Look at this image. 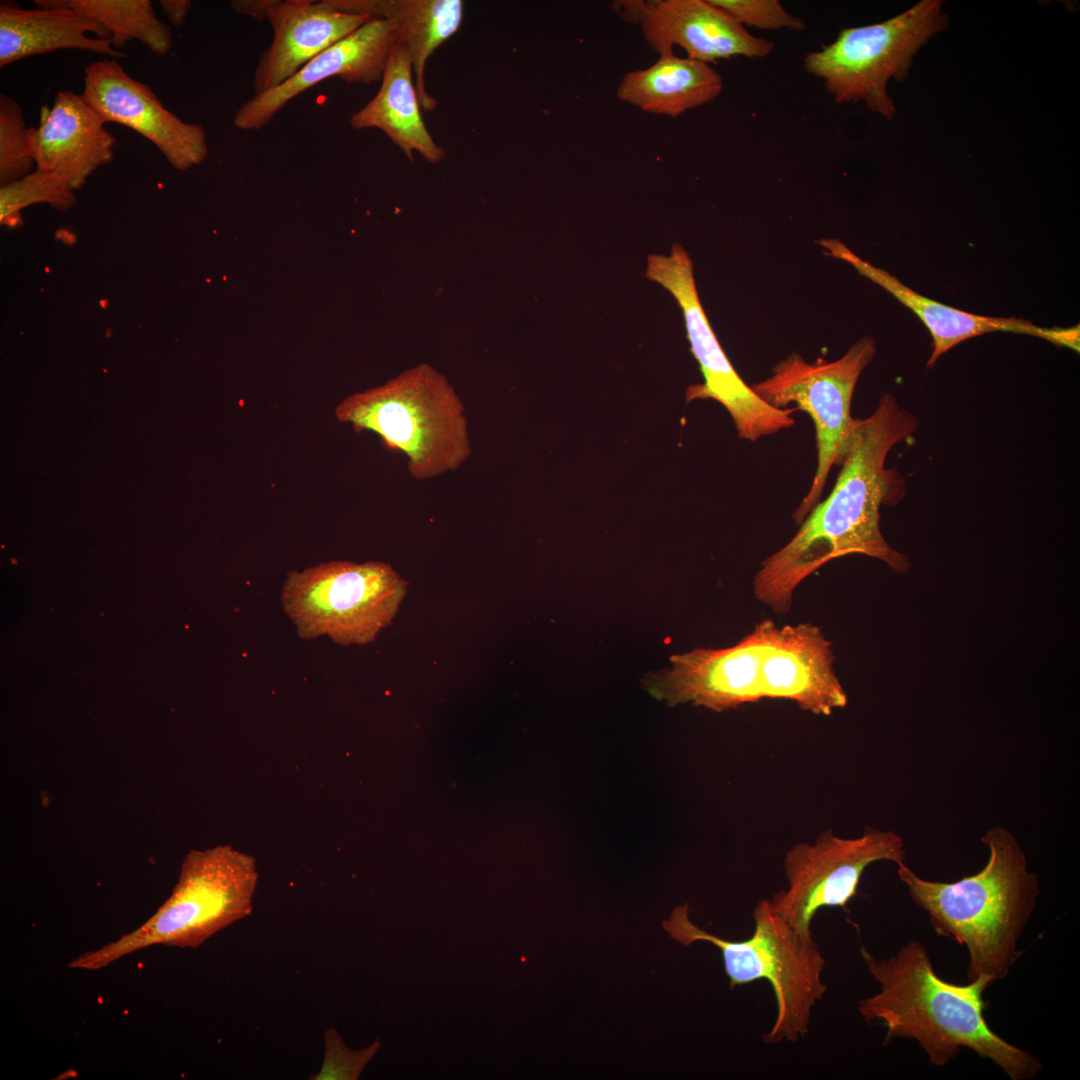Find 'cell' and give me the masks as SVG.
Here are the masks:
<instances>
[{
  "mask_svg": "<svg viewBox=\"0 0 1080 1080\" xmlns=\"http://www.w3.org/2000/svg\"><path fill=\"white\" fill-rule=\"evenodd\" d=\"M742 26L762 30L803 31V19L789 13L777 0H709Z\"/></svg>",
  "mask_w": 1080,
  "mask_h": 1080,
  "instance_id": "4316f807",
  "label": "cell"
},
{
  "mask_svg": "<svg viewBox=\"0 0 1080 1080\" xmlns=\"http://www.w3.org/2000/svg\"><path fill=\"white\" fill-rule=\"evenodd\" d=\"M35 9L0 4V67L33 55L78 49L112 59L126 55L112 47L109 33L67 7L66 0H35Z\"/></svg>",
  "mask_w": 1080,
  "mask_h": 1080,
  "instance_id": "d6986e66",
  "label": "cell"
},
{
  "mask_svg": "<svg viewBox=\"0 0 1080 1080\" xmlns=\"http://www.w3.org/2000/svg\"><path fill=\"white\" fill-rule=\"evenodd\" d=\"M373 18L337 10L329 0H275L267 16L273 39L254 72L255 94L278 87Z\"/></svg>",
  "mask_w": 1080,
  "mask_h": 1080,
  "instance_id": "e0dca14e",
  "label": "cell"
},
{
  "mask_svg": "<svg viewBox=\"0 0 1080 1080\" xmlns=\"http://www.w3.org/2000/svg\"><path fill=\"white\" fill-rule=\"evenodd\" d=\"M33 127L26 128L24 114L12 97L0 94V181L14 182L35 164L32 149Z\"/></svg>",
  "mask_w": 1080,
  "mask_h": 1080,
  "instance_id": "cb8c5ba5",
  "label": "cell"
},
{
  "mask_svg": "<svg viewBox=\"0 0 1080 1080\" xmlns=\"http://www.w3.org/2000/svg\"><path fill=\"white\" fill-rule=\"evenodd\" d=\"M257 881L254 857L230 845L190 850L175 887L155 914L137 929L75 957L68 967L99 970L153 945L198 948L251 914Z\"/></svg>",
  "mask_w": 1080,
  "mask_h": 1080,
  "instance_id": "8992f818",
  "label": "cell"
},
{
  "mask_svg": "<svg viewBox=\"0 0 1080 1080\" xmlns=\"http://www.w3.org/2000/svg\"><path fill=\"white\" fill-rule=\"evenodd\" d=\"M645 274L674 297L683 313L690 350L703 376V383L687 389V401L719 402L731 415L738 436L752 442L792 427L795 420L791 415L796 410L767 404L734 369L702 307L693 262L684 247L674 244L668 255L650 254Z\"/></svg>",
  "mask_w": 1080,
  "mask_h": 1080,
  "instance_id": "8fae6325",
  "label": "cell"
},
{
  "mask_svg": "<svg viewBox=\"0 0 1080 1080\" xmlns=\"http://www.w3.org/2000/svg\"><path fill=\"white\" fill-rule=\"evenodd\" d=\"M990 857L976 874L954 882L928 881L904 863L899 879L912 901L925 910L935 932L967 948V980L980 976L992 983L1005 978L1021 956L1017 943L1039 895L1037 876L1015 837L1005 828H991L981 837Z\"/></svg>",
  "mask_w": 1080,
  "mask_h": 1080,
  "instance_id": "277c9868",
  "label": "cell"
},
{
  "mask_svg": "<svg viewBox=\"0 0 1080 1080\" xmlns=\"http://www.w3.org/2000/svg\"><path fill=\"white\" fill-rule=\"evenodd\" d=\"M831 645L814 624L778 626L764 619L733 646L672 655L671 668L647 676L644 687L670 706L692 703L722 712L786 699L828 716L848 701Z\"/></svg>",
  "mask_w": 1080,
  "mask_h": 1080,
  "instance_id": "7a4b0ae2",
  "label": "cell"
},
{
  "mask_svg": "<svg viewBox=\"0 0 1080 1080\" xmlns=\"http://www.w3.org/2000/svg\"><path fill=\"white\" fill-rule=\"evenodd\" d=\"M345 12L366 14L395 23L398 42L410 56L421 107L432 111L437 105L425 86L428 59L460 28L464 17L461 0H342Z\"/></svg>",
  "mask_w": 1080,
  "mask_h": 1080,
  "instance_id": "44dd1931",
  "label": "cell"
},
{
  "mask_svg": "<svg viewBox=\"0 0 1080 1080\" xmlns=\"http://www.w3.org/2000/svg\"><path fill=\"white\" fill-rule=\"evenodd\" d=\"M754 931L744 940L733 941L713 935L689 918V905L676 907L663 921L670 937L684 947L696 941L715 945L722 953L731 989L758 980L770 983L776 1000V1018L765 1043L796 1042L806 1037L813 1007L827 985L822 981L826 961L819 945L799 935L760 899L753 909Z\"/></svg>",
  "mask_w": 1080,
  "mask_h": 1080,
  "instance_id": "52a82bcc",
  "label": "cell"
},
{
  "mask_svg": "<svg viewBox=\"0 0 1080 1080\" xmlns=\"http://www.w3.org/2000/svg\"><path fill=\"white\" fill-rule=\"evenodd\" d=\"M860 953L880 991L861 999L858 1012L866 1022L885 1025V1045L897 1038L916 1040L937 1067L967 1048L1012 1080H1030L1043 1070L1032 1053L1005 1041L988 1025L984 1011L989 1003L983 993L992 982L987 977L964 985L942 979L918 940L887 959L874 958L864 947Z\"/></svg>",
  "mask_w": 1080,
  "mask_h": 1080,
  "instance_id": "3957f363",
  "label": "cell"
},
{
  "mask_svg": "<svg viewBox=\"0 0 1080 1080\" xmlns=\"http://www.w3.org/2000/svg\"><path fill=\"white\" fill-rule=\"evenodd\" d=\"M407 586L381 561H331L288 573L281 600L300 638L364 645L391 624Z\"/></svg>",
  "mask_w": 1080,
  "mask_h": 1080,
  "instance_id": "9c48e42d",
  "label": "cell"
},
{
  "mask_svg": "<svg viewBox=\"0 0 1080 1080\" xmlns=\"http://www.w3.org/2000/svg\"><path fill=\"white\" fill-rule=\"evenodd\" d=\"M84 96L59 91L51 107L42 106L40 124L33 127L36 168L64 179L75 190L97 168L114 158L116 138Z\"/></svg>",
  "mask_w": 1080,
  "mask_h": 1080,
  "instance_id": "ac0fdd59",
  "label": "cell"
},
{
  "mask_svg": "<svg viewBox=\"0 0 1080 1080\" xmlns=\"http://www.w3.org/2000/svg\"><path fill=\"white\" fill-rule=\"evenodd\" d=\"M192 2L189 0H160L159 6L168 21L179 27L184 24L190 12Z\"/></svg>",
  "mask_w": 1080,
  "mask_h": 1080,
  "instance_id": "f1b7e54d",
  "label": "cell"
},
{
  "mask_svg": "<svg viewBox=\"0 0 1080 1080\" xmlns=\"http://www.w3.org/2000/svg\"><path fill=\"white\" fill-rule=\"evenodd\" d=\"M917 428V417L890 393L882 395L869 417L855 419L835 486L791 540L761 563L753 579L757 600L776 613H788L797 587L845 555L874 557L896 572L908 569V558L888 544L879 520L881 506L898 503L906 493L904 478L886 467L888 453Z\"/></svg>",
  "mask_w": 1080,
  "mask_h": 1080,
  "instance_id": "6da1fadb",
  "label": "cell"
},
{
  "mask_svg": "<svg viewBox=\"0 0 1080 1080\" xmlns=\"http://www.w3.org/2000/svg\"><path fill=\"white\" fill-rule=\"evenodd\" d=\"M905 857L903 840L893 831L866 827L857 838L824 831L813 842H798L786 852L788 886L772 897L771 908L799 935L812 940L815 914L824 907L844 909L870 864L885 860L898 865Z\"/></svg>",
  "mask_w": 1080,
  "mask_h": 1080,
  "instance_id": "7c38bea8",
  "label": "cell"
},
{
  "mask_svg": "<svg viewBox=\"0 0 1080 1080\" xmlns=\"http://www.w3.org/2000/svg\"><path fill=\"white\" fill-rule=\"evenodd\" d=\"M82 95L105 122L127 126L151 141L177 170L201 164L208 155L205 129L169 111L152 88L131 77L117 59L89 64Z\"/></svg>",
  "mask_w": 1080,
  "mask_h": 1080,
  "instance_id": "4fadbf2b",
  "label": "cell"
},
{
  "mask_svg": "<svg viewBox=\"0 0 1080 1080\" xmlns=\"http://www.w3.org/2000/svg\"><path fill=\"white\" fill-rule=\"evenodd\" d=\"M398 40L394 22L373 18L332 45L287 81L269 91L254 94L235 113L233 124L241 130H259L305 90L339 77L348 84L370 85L381 81L391 50Z\"/></svg>",
  "mask_w": 1080,
  "mask_h": 1080,
  "instance_id": "9a60e30c",
  "label": "cell"
},
{
  "mask_svg": "<svg viewBox=\"0 0 1080 1080\" xmlns=\"http://www.w3.org/2000/svg\"><path fill=\"white\" fill-rule=\"evenodd\" d=\"M876 354V341L864 336L839 359L809 363L797 353L780 361L767 379L751 386L767 404H790L807 412L815 426L817 468L809 491L793 514L800 525L819 502L833 465H839L855 418L851 402L857 381Z\"/></svg>",
  "mask_w": 1080,
  "mask_h": 1080,
  "instance_id": "30bf717a",
  "label": "cell"
},
{
  "mask_svg": "<svg viewBox=\"0 0 1080 1080\" xmlns=\"http://www.w3.org/2000/svg\"><path fill=\"white\" fill-rule=\"evenodd\" d=\"M66 5L101 25L116 50L132 39L161 56L173 46L171 29L157 17L150 0H66Z\"/></svg>",
  "mask_w": 1080,
  "mask_h": 1080,
  "instance_id": "603a6c76",
  "label": "cell"
},
{
  "mask_svg": "<svg viewBox=\"0 0 1080 1080\" xmlns=\"http://www.w3.org/2000/svg\"><path fill=\"white\" fill-rule=\"evenodd\" d=\"M615 11L640 26L646 43L659 55L681 47L687 57L710 64L735 56L763 58L774 42L751 34L709 0L621 1Z\"/></svg>",
  "mask_w": 1080,
  "mask_h": 1080,
  "instance_id": "5bb4252c",
  "label": "cell"
},
{
  "mask_svg": "<svg viewBox=\"0 0 1080 1080\" xmlns=\"http://www.w3.org/2000/svg\"><path fill=\"white\" fill-rule=\"evenodd\" d=\"M275 0H234L231 8L238 14L249 16L257 21L267 20L268 13Z\"/></svg>",
  "mask_w": 1080,
  "mask_h": 1080,
  "instance_id": "83f0119b",
  "label": "cell"
},
{
  "mask_svg": "<svg viewBox=\"0 0 1080 1080\" xmlns=\"http://www.w3.org/2000/svg\"><path fill=\"white\" fill-rule=\"evenodd\" d=\"M827 255L850 264L860 275L879 285L913 311L932 337V353L927 367L932 368L944 353L959 343L992 332H1012L1045 339L1058 346L1079 350V326L1044 328L1027 320L991 317L968 313L919 294L895 276L861 259L836 238L821 239Z\"/></svg>",
  "mask_w": 1080,
  "mask_h": 1080,
  "instance_id": "2e32d148",
  "label": "cell"
},
{
  "mask_svg": "<svg viewBox=\"0 0 1080 1080\" xmlns=\"http://www.w3.org/2000/svg\"><path fill=\"white\" fill-rule=\"evenodd\" d=\"M943 1L922 0L883 22L843 28L836 39L808 53L804 69L822 79L837 104L862 102L886 119L895 113L890 80L908 77L913 57L948 25Z\"/></svg>",
  "mask_w": 1080,
  "mask_h": 1080,
  "instance_id": "ba28073f",
  "label": "cell"
},
{
  "mask_svg": "<svg viewBox=\"0 0 1080 1080\" xmlns=\"http://www.w3.org/2000/svg\"><path fill=\"white\" fill-rule=\"evenodd\" d=\"M421 108L410 56L397 40L377 94L351 116L350 125L358 130L379 129L410 161L417 152L428 163L436 164L445 152L426 128Z\"/></svg>",
  "mask_w": 1080,
  "mask_h": 1080,
  "instance_id": "ffe728a7",
  "label": "cell"
},
{
  "mask_svg": "<svg viewBox=\"0 0 1080 1080\" xmlns=\"http://www.w3.org/2000/svg\"><path fill=\"white\" fill-rule=\"evenodd\" d=\"M334 414L340 423L356 432H374L388 448L403 453L417 480L455 471L472 453L464 404L428 364L346 397Z\"/></svg>",
  "mask_w": 1080,
  "mask_h": 1080,
  "instance_id": "5b68a950",
  "label": "cell"
},
{
  "mask_svg": "<svg viewBox=\"0 0 1080 1080\" xmlns=\"http://www.w3.org/2000/svg\"><path fill=\"white\" fill-rule=\"evenodd\" d=\"M381 1044L379 1040L369 1046L352 1050L346 1046L335 1028L324 1033V1058L320 1070L311 1080H356L367 1064L374 1058Z\"/></svg>",
  "mask_w": 1080,
  "mask_h": 1080,
  "instance_id": "484cf974",
  "label": "cell"
},
{
  "mask_svg": "<svg viewBox=\"0 0 1080 1080\" xmlns=\"http://www.w3.org/2000/svg\"><path fill=\"white\" fill-rule=\"evenodd\" d=\"M722 90L723 79L710 64L671 52L660 54L649 67L626 73L616 96L646 113L676 118L713 101Z\"/></svg>",
  "mask_w": 1080,
  "mask_h": 1080,
  "instance_id": "7402d4cb",
  "label": "cell"
},
{
  "mask_svg": "<svg viewBox=\"0 0 1080 1080\" xmlns=\"http://www.w3.org/2000/svg\"><path fill=\"white\" fill-rule=\"evenodd\" d=\"M73 189L55 173L36 168L34 172L2 185L0 191L1 221L14 224L21 208L48 202L58 209H67L75 202Z\"/></svg>",
  "mask_w": 1080,
  "mask_h": 1080,
  "instance_id": "d4e9b609",
  "label": "cell"
}]
</instances>
